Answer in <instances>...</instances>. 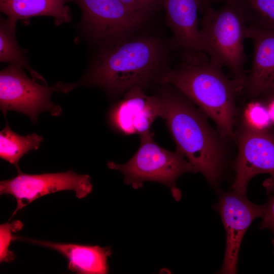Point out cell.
Returning <instances> with one entry per match:
<instances>
[{"instance_id":"1","label":"cell","mask_w":274,"mask_h":274,"mask_svg":"<svg viewBox=\"0 0 274 274\" xmlns=\"http://www.w3.org/2000/svg\"><path fill=\"white\" fill-rule=\"evenodd\" d=\"M169 47L156 36L133 35L101 47L75 86L98 87L117 97L135 87L160 84L172 68Z\"/></svg>"},{"instance_id":"2","label":"cell","mask_w":274,"mask_h":274,"mask_svg":"<svg viewBox=\"0 0 274 274\" xmlns=\"http://www.w3.org/2000/svg\"><path fill=\"white\" fill-rule=\"evenodd\" d=\"M160 85L157 94L164 104V119L177 150L194 173L200 172L211 185H216L224 163L223 138L212 128L206 115L183 93L169 84Z\"/></svg>"},{"instance_id":"3","label":"cell","mask_w":274,"mask_h":274,"mask_svg":"<svg viewBox=\"0 0 274 274\" xmlns=\"http://www.w3.org/2000/svg\"><path fill=\"white\" fill-rule=\"evenodd\" d=\"M220 64L210 60L194 64L181 62L163 76L161 83L177 88L216 123L225 139L235 138V100L243 87L228 78Z\"/></svg>"},{"instance_id":"4","label":"cell","mask_w":274,"mask_h":274,"mask_svg":"<svg viewBox=\"0 0 274 274\" xmlns=\"http://www.w3.org/2000/svg\"><path fill=\"white\" fill-rule=\"evenodd\" d=\"M223 3L219 9L212 7L203 13L200 26L202 48L210 60L226 67L232 79L244 88L247 23L235 0Z\"/></svg>"},{"instance_id":"5","label":"cell","mask_w":274,"mask_h":274,"mask_svg":"<svg viewBox=\"0 0 274 274\" xmlns=\"http://www.w3.org/2000/svg\"><path fill=\"white\" fill-rule=\"evenodd\" d=\"M150 131L140 135V145L133 156L126 163L107 162L108 167L124 176V182L134 189L143 186L146 182L163 184L170 189L174 199H181V193L176 186L178 178L184 173H194L190 163L178 150L168 151L153 139Z\"/></svg>"},{"instance_id":"6","label":"cell","mask_w":274,"mask_h":274,"mask_svg":"<svg viewBox=\"0 0 274 274\" xmlns=\"http://www.w3.org/2000/svg\"><path fill=\"white\" fill-rule=\"evenodd\" d=\"M23 69L10 64L0 72V108L5 117L8 111H14L26 115L35 124L43 112L59 116L62 109L52 102V94L67 93L75 88L74 84L58 82L52 86L42 85L30 79Z\"/></svg>"},{"instance_id":"7","label":"cell","mask_w":274,"mask_h":274,"mask_svg":"<svg viewBox=\"0 0 274 274\" xmlns=\"http://www.w3.org/2000/svg\"><path fill=\"white\" fill-rule=\"evenodd\" d=\"M80 9L81 27L92 42L105 46L130 36L149 18L120 0H68Z\"/></svg>"},{"instance_id":"8","label":"cell","mask_w":274,"mask_h":274,"mask_svg":"<svg viewBox=\"0 0 274 274\" xmlns=\"http://www.w3.org/2000/svg\"><path fill=\"white\" fill-rule=\"evenodd\" d=\"M238 155L231 190L246 195L247 186L255 176L267 174L263 185L267 193H274V132L269 128L258 130L243 123L237 135Z\"/></svg>"},{"instance_id":"9","label":"cell","mask_w":274,"mask_h":274,"mask_svg":"<svg viewBox=\"0 0 274 274\" xmlns=\"http://www.w3.org/2000/svg\"><path fill=\"white\" fill-rule=\"evenodd\" d=\"M92 190L90 177L74 170L42 174H27L22 172L10 179L0 182V194L13 196L17 206L13 216L35 200L61 191H73L78 198L90 194Z\"/></svg>"},{"instance_id":"10","label":"cell","mask_w":274,"mask_h":274,"mask_svg":"<svg viewBox=\"0 0 274 274\" xmlns=\"http://www.w3.org/2000/svg\"><path fill=\"white\" fill-rule=\"evenodd\" d=\"M215 208L220 215L226 233L225 255L219 273H236L243 237L252 221L263 217L265 204H254L246 195L231 190L221 192Z\"/></svg>"},{"instance_id":"11","label":"cell","mask_w":274,"mask_h":274,"mask_svg":"<svg viewBox=\"0 0 274 274\" xmlns=\"http://www.w3.org/2000/svg\"><path fill=\"white\" fill-rule=\"evenodd\" d=\"M162 6L181 62L194 64L208 62L209 58L202 48L198 24L199 0H162Z\"/></svg>"},{"instance_id":"12","label":"cell","mask_w":274,"mask_h":274,"mask_svg":"<svg viewBox=\"0 0 274 274\" xmlns=\"http://www.w3.org/2000/svg\"><path fill=\"white\" fill-rule=\"evenodd\" d=\"M165 108L157 95H149L141 87L132 88L111 109L108 119L112 127L125 135H140L150 131L158 117L164 119Z\"/></svg>"},{"instance_id":"13","label":"cell","mask_w":274,"mask_h":274,"mask_svg":"<svg viewBox=\"0 0 274 274\" xmlns=\"http://www.w3.org/2000/svg\"><path fill=\"white\" fill-rule=\"evenodd\" d=\"M246 38L253 55L243 89L251 98L267 95L274 91V30L247 25Z\"/></svg>"},{"instance_id":"14","label":"cell","mask_w":274,"mask_h":274,"mask_svg":"<svg viewBox=\"0 0 274 274\" xmlns=\"http://www.w3.org/2000/svg\"><path fill=\"white\" fill-rule=\"evenodd\" d=\"M32 244L55 250L68 260V268L83 274H105L109 272L108 258L112 254L109 247L62 244L30 239Z\"/></svg>"},{"instance_id":"15","label":"cell","mask_w":274,"mask_h":274,"mask_svg":"<svg viewBox=\"0 0 274 274\" xmlns=\"http://www.w3.org/2000/svg\"><path fill=\"white\" fill-rule=\"evenodd\" d=\"M68 0H0L1 11L17 22L36 16H49L58 26L72 21Z\"/></svg>"},{"instance_id":"16","label":"cell","mask_w":274,"mask_h":274,"mask_svg":"<svg viewBox=\"0 0 274 274\" xmlns=\"http://www.w3.org/2000/svg\"><path fill=\"white\" fill-rule=\"evenodd\" d=\"M16 24L7 17H1L0 61L20 66L26 70L32 78L47 83L39 73L29 65L25 51L19 46L16 38Z\"/></svg>"},{"instance_id":"17","label":"cell","mask_w":274,"mask_h":274,"mask_svg":"<svg viewBox=\"0 0 274 274\" xmlns=\"http://www.w3.org/2000/svg\"><path fill=\"white\" fill-rule=\"evenodd\" d=\"M43 141V138L36 133L26 136L16 133L6 121L0 132V157L13 164L18 173H21L18 164L20 159L29 151L38 150Z\"/></svg>"},{"instance_id":"18","label":"cell","mask_w":274,"mask_h":274,"mask_svg":"<svg viewBox=\"0 0 274 274\" xmlns=\"http://www.w3.org/2000/svg\"><path fill=\"white\" fill-rule=\"evenodd\" d=\"M247 25L274 30V0H235Z\"/></svg>"},{"instance_id":"19","label":"cell","mask_w":274,"mask_h":274,"mask_svg":"<svg viewBox=\"0 0 274 274\" xmlns=\"http://www.w3.org/2000/svg\"><path fill=\"white\" fill-rule=\"evenodd\" d=\"M243 121L246 125L258 130L269 128L272 124L266 105L257 101L248 104Z\"/></svg>"},{"instance_id":"20","label":"cell","mask_w":274,"mask_h":274,"mask_svg":"<svg viewBox=\"0 0 274 274\" xmlns=\"http://www.w3.org/2000/svg\"><path fill=\"white\" fill-rule=\"evenodd\" d=\"M23 223L19 220L5 223L0 226V261L10 262L14 259V255L9 250L10 243L14 237L12 232L20 230Z\"/></svg>"},{"instance_id":"21","label":"cell","mask_w":274,"mask_h":274,"mask_svg":"<svg viewBox=\"0 0 274 274\" xmlns=\"http://www.w3.org/2000/svg\"><path fill=\"white\" fill-rule=\"evenodd\" d=\"M134 12L149 16L150 14L162 6V0H120Z\"/></svg>"},{"instance_id":"22","label":"cell","mask_w":274,"mask_h":274,"mask_svg":"<svg viewBox=\"0 0 274 274\" xmlns=\"http://www.w3.org/2000/svg\"><path fill=\"white\" fill-rule=\"evenodd\" d=\"M265 207L263 220L259 227L261 229L268 228L272 232L273 237L272 242L274 246V193L265 204Z\"/></svg>"},{"instance_id":"23","label":"cell","mask_w":274,"mask_h":274,"mask_svg":"<svg viewBox=\"0 0 274 274\" xmlns=\"http://www.w3.org/2000/svg\"><path fill=\"white\" fill-rule=\"evenodd\" d=\"M226 0H199L200 11L203 13L213 5L220 3H224Z\"/></svg>"},{"instance_id":"24","label":"cell","mask_w":274,"mask_h":274,"mask_svg":"<svg viewBox=\"0 0 274 274\" xmlns=\"http://www.w3.org/2000/svg\"><path fill=\"white\" fill-rule=\"evenodd\" d=\"M269 98L267 99V102L266 105L268 112L272 122L274 124V95L269 94Z\"/></svg>"},{"instance_id":"25","label":"cell","mask_w":274,"mask_h":274,"mask_svg":"<svg viewBox=\"0 0 274 274\" xmlns=\"http://www.w3.org/2000/svg\"><path fill=\"white\" fill-rule=\"evenodd\" d=\"M273 94V95H274V91L273 92H272L271 93H270V94ZM269 94H268V95H269Z\"/></svg>"}]
</instances>
